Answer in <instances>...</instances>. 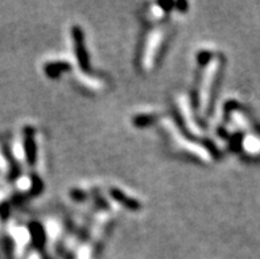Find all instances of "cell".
I'll use <instances>...</instances> for the list:
<instances>
[{"label": "cell", "mask_w": 260, "mask_h": 259, "mask_svg": "<svg viewBox=\"0 0 260 259\" xmlns=\"http://www.w3.org/2000/svg\"><path fill=\"white\" fill-rule=\"evenodd\" d=\"M219 68V58L214 57L212 61H209L207 66L205 68V71H203L202 78H201V85H199L198 90V102L202 110H206L207 105H209V102H210L213 86H214V81H216Z\"/></svg>", "instance_id": "6da1fadb"}, {"label": "cell", "mask_w": 260, "mask_h": 259, "mask_svg": "<svg viewBox=\"0 0 260 259\" xmlns=\"http://www.w3.org/2000/svg\"><path fill=\"white\" fill-rule=\"evenodd\" d=\"M164 40V31L161 28H156L151 32L146 41V48H144V53H143V68L148 71L153 66L154 58L156 54L159 52L161 43Z\"/></svg>", "instance_id": "7a4b0ae2"}, {"label": "cell", "mask_w": 260, "mask_h": 259, "mask_svg": "<svg viewBox=\"0 0 260 259\" xmlns=\"http://www.w3.org/2000/svg\"><path fill=\"white\" fill-rule=\"evenodd\" d=\"M165 126H167L165 128H167L168 131L171 132V135H172L173 141H176L177 145L182 143V144H184V147H185L184 149H186V151H190L192 154H195L197 156H199V158H205V160H207V158H209V154H207L206 151H203V149H201L202 147H198V145L192 144L190 141H182V139H181L182 136H181L180 134L177 135V130L174 128V124H173L172 122H171V120H168V122H165Z\"/></svg>", "instance_id": "3957f363"}, {"label": "cell", "mask_w": 260, "mask_h": 259, "mask_svg": "<svg viewBox=\"0 0 260 259\" xmlns=\"http://www.w3.org/2000/svg\"><path fill=\"white\" fill-rule=\"evenodd\" d=\"M189 106L190 105H188V102H186L185 99H181L180 109H181V111H182V115H184V120H185L186 126H188V128L192 130V132H194V134H198V132H201V130L197 127V124H195V122H194V119L192 118V111H190Z\"/></svg>", "instance_id": "277c9868"}]
</instances>
